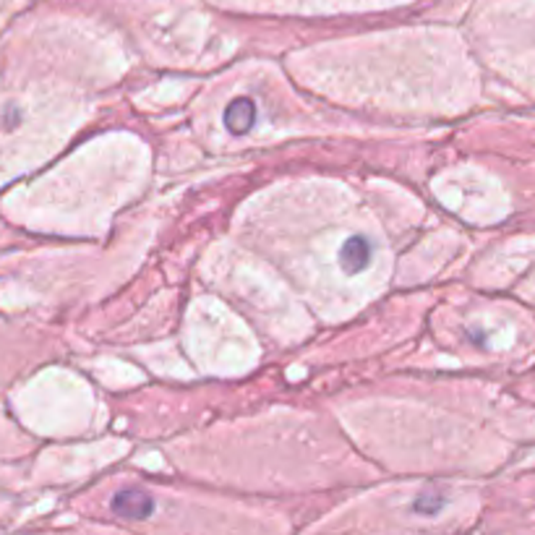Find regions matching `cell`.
<instances>
[{"label":"cell","mask_w":535,"mask_h":535,"mask_svg":"<svg viewBox=\"0 0 535 535\" xmlns=\"http://www.w3.org/2000/svg\"><path fill=\"white\" fill-rule=\"evenodd\" d=\"M113 512L126 520H144L155 512V499L141 489H123L113 499Z\"/></svg>","instance_id":"cell-1"},{"label":"cell","mask_w":535,"mask_h":535,"mask_svg":"<svg viewBox=\"0 0 535 535\" xmlns=\"http://www.w3.org/2000/svg\"><path fill=\"white\" fill-rule=\"evenodd\" d=\"M254 118H257V105H254V99L248 97H236L225 110V126L236 136L248 134L251 126H254Z\"/></svg>","instance_id":"cell-2"},{"label":"cell","mask_w":535,"mask_h":535,"mask_svg":"<svg viewBox=\"0 0 535 535\" xmlns=\"http://www.w3.org/2000/svg\"><path fill=\"white\" fill-rule=\"evenodd\" d=\"M371 240L363 238V236H356V238H350L345 246H342V251H339V264H342V269L348 272V275H356V272H363L368 264H371Z\"/></svg>","instance_id":"cell-3"}]
</instances>
